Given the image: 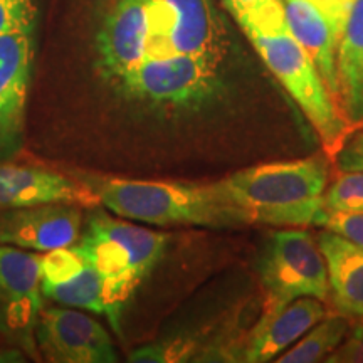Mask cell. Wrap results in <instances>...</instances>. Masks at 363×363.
<instances>
[{
	"mask_svg": "<svg viewBox=\"0 0 363 363\" xmlns=\"http://www.w3.org/2000/svg\"><path fill=\"white\" fill-rule=\"evenodd\" d=\"M83 182L94 190L101 207L126 220L208 229H235L254 222L225 180L201 185L86 175Z\"/></svg>",
	"mask_w": 363,
	"mask_h": 363,
	"instance_id": "1",
	"label": "cell"
},
{
	"mask_svg": "<svg viewBox=\"0 0 363 363\" xmlns=\"http://www.w3.org/2000/svg\"><path fill=\"white\" fill-rule=\"evenodd\" d=\"M167 242L169 238L163 233L113 217L101 206L88 217L74 246L104 281L106 316L118 333L125 306L160 262Z\"/></svg>",
	"mask_w": 363,
	"mask_h": 363,
	"instance_id": "2",
	"label": "cell"
},
{
	"mask_svg": "<svg viewBox=\"0 0 363 363\" xmlns=\"http://www.w3.org/2000/svg\"><path fill=\"white\" fill-rule=\"evenodd\" d=\"M222 62L201 56L145 59L108 91L133 115L175 118L197 115L224 91Z\"/></svg>",
	"mask_w": 363,
	"mask_h": 363,
	"instance_id": "3",
	"label": "cell"
},
{
	"mask_svg": "<svg viewBox=\"0 0 363 363\" xmlns=\"http://www.w3.org/2000/svg\"><path fill=\"white\" fill-rule=\"evenodd\" d=\"M224 180L254 222L276 227L320 225L328 182L323 158L262 163Z\"/></svg>",
	"mask_w": 363,
	"mask_h": 363,
	"instance_id": "4",
	"label": "cell"
},
{
	"mask_svg": "<svg viewBox=\"0 0 363 363\" xmlns=\"http://www.w3.org/2000/svg\"><path fill=\"white\" fill-rule=\"evenodd\" d=\"M242 30L269 71L310 120L323 142L326 153L335 157L347 140L350 125L343 118L310 56L294 39L288 24L271 30L256 27H242Z\"/></svg>",
	"mask_w": 363,
	"mask_h": 363,
	"instance_id": "5",
	"label": "cell"
},
{
	"mask_svg": "<svg viewBox=\"0 0 363 363\" xmlns=\"http://www.w3.org/2000/svg\"><path fill=\"white\" fill-rule=\"evenodd\" d=\"M147 13L148 35L143 61L172 56L225 61L229 38L212 0H147Z\"/></svg>",
	"mask_w": 363,
	"mask_h": 363,
	"instance_id": "6",
	"label": "cell"
},
{
	"mask_svg": "<svg viewBox=\"0 0 363 363\" xmlns=\"http://www.w3.org/2000/svg\"><path fill=\"white\" fill-rule=\"evenodd\" d=\"M266 291L264 313L279 310L298 298H330L326 262L313 238L301 227H283L272 234L259 264Z\"/></svg>",
	"mask_w": 363,
	"mask_h": 363,
	"instance_id": "7",
	"label": "cell"
},
{
	"mask_svg": "<svg viewBox=\"0 0 363 363\" xmlns=\"http://www.w3.org/2000/svg\"><path fill=\"white\" fill-rule=\"evenodd\" d=\"M147 35V0H115L94 39V67L106 93L143 61Z\"/></svg>",
	"mask_w": 363,
	"mask_h": 363,
	"instance_id": "8",
	"label": "cell"
},
{
	"mask_svg": "<svg viewBox=\"0 0 363 363\" xmlns=\"http://www.w3.org/2000/svg\"><path fill=\"white\" fill-rule=\"evenodd\" d=\"M35 328L39 348L48 362L113 363L118 360L110 335L84 313L48 308L40 311Z\"/></svg>",
	"mask_w": 363,
	"mask_h": 363,
	"instance_id": "9",
	"label": "cell"
},
{
	"mask_svg": "<svg viewBox=\"0 0 363 363\" xmlns=\"http://www.w3.org/2000/svg\"><path fill=\"white\" fill-rule=\"evenodd\" d=\"M34 29L22 27L0 35V158L21 142L34 62Z\"/></svg>",
	"mask_w": 363,
	"mask_h": 363,
	"instance_id": "10",
	"label": "cell"
},
{
	"mask_svg": "<svg viewBox=\"0 0 363 363\" xmlns=\"http://www.w3.org/2000/svg\"><path fill=\"white\" fill-rule=\"evenodd\" d=\"M81 208L72 203H45L2 211L0 244L38 252L74 246L83 224Z\"/></svg>",
	"mask_w": 363,
	"mask_h": 363,
	"instance_id": "11",
	"label": "cell"
},
{
	"mask_svg": "<svg viewBox=\"0 0 363 363\" xmlns=\"http://www.w3.org/2000/svg\"><path fill=\"white\" fill-rule=\"evenodd\" d=\"M45 203H72L89 211L101 206L94 190L83 180L38 167L0 163V211Z\"/></svg>",
	"mask_w": 363,
	"mask_h": 363,
	"instance_id": "12",
	"label": "cell"
},
{
	"mask_svg": "<svg viewBox=\"0 0 363 363\" xmlns=\"http://www.w3.org/2000/svg\"><path fill=\"white\" fill-rule=\"evenodd\" d=\"M40 256L0 244V323L30 335L43 311Z\"/></svg>",
	"mask_w": 363,
	"mask_h": 363,
	"instance_id": "13",
	"label": "cell"
},
{
	"mask_svg": "<svg viewBox=\"0 0 363 363\" xmlns=\"http://www.w3.org/2000/svg\"><path fill=\"white\" fill-rule=\"evenodd\" d=\"M323 301L298 298L279 310L264 313L247 340L242 360L249 363L274 362L293 347L306 331L325 318Z\"/></svg>",
	"mask_w": 363,
	"mask_h": 363,
	"instance_id": "14",
	"label": "cell"
},
{
	"mask_svg": "<svg viewBox=\"0 0 363 363\" xmlns=\"http://www.w3.org/2000/svg\"><path fill=\"white\" fill-rule=\"evenodd\" d=\"M289 30L305 49L333 99H337V54L342 33L311 0H284Z\"/></svg>",
	"mask_w": 363,
	"mask_h": 363,
	"instance_id": "15",
	"label": "cell"
},
{
	"mask_svg": "<svg viewBox=\"0 0 363 363\" xmlns=\"http://www.w3.org/2000/svg\"><path fill=\"white\" fill-rule=\"evenodd\" d=\"M328 271L333 306L343 316H363V247L323 230L318 235Z\"/></svg>",
	"mask_w": 363,
	"mask_h": 363,
	"instance_id": "16",
	"label": "cell"
},
{
	"mask_svg": "<svg viewBox=\"0 0 363 363\" xmlns=\"http://www.w3.org/2000/svg\"><path fill=\"white\" fill-rule=\"evenodd\" d=\"M337 104L350 126H363V0L345 21L337 54Z\"/></svg>",
	"mask_w": 363,
	"mask_h": 363,
	"instance_id": "17",
	"label": "cell"
},
{
	"mask_svg": "<svg viewBox=\"0 0 363 363\" xmlns=\"http://www.w3.org/2000/svg\"><path fill=\"white\" fill-rule=\"evenodd\" d=\"M348 331V321L343 315L323 318L306 331L296 345L283 352L274 362L278 363H316L326 360L342 345Z\"/></svg>",
	"mask_w": 363,
	"mask_h": 363,
	"instance_id": "18",
	"label": "cell"
},
{
	"mask_svg": "<svg viewBox=\"0 0 363 363\" xmlns=\"http://www.w3.org/2000/svg\"><path fill=\"white\" fill-rule=\"evenodd\" d=\"M43 294L65 306L83 308L91 313L106 315V289L104 281L91 264L74 278L62 284H43Z\"/></svg>",
	"mask_w": 363,
	"mask_h": 363,
	"instance_id": "19",
	"label": "cell"
},
{
	"mask_svg": "<svg viewBox=\"0 0 363 363\" xmlns=\"http://www.w3.org/2000/svg\"><path fill=\"white\" fill-rule=\"evenodd\" d=\"M235 22L242 27L261 30L279 29L288 24L283 0H222Z\"/></svg>",
	"mask_w": 363,
	"mask_h": 363,
	"instance_id": "20",
	"label": "cell"
},
{
	"mask_svg": "<svg viewBox=\"0 0 363 363\" xmlns=\"http://www.w3.org/2000/svg\"><path fill=\"white\" fill-rule=\"evenodd\" d=\"M88 264L78 247H59L45 251L40 256L43 284H62L74 278Z\"/></svg>",
	"mask_w": 363,
	"mask_h": 363,
	"instance_id": "21",
	"label": "cell"
},
{
	"mask_svg": "<svg viewBox=\"0 0 363 363\" xmlns=\"http://www.w3.org/2000/svg\"><path fill=\"white\" fill-rule=\"evenodd\" d=\"M326 211L363 212V172H340L338 179L325 190Z\"/></svg>",
	"mask_w": 363,
	"mask_h": 363,
	"instance_id": "22",
	"label": "cell"
},
{
	"mask_svg": "<svg viewBox=\"0 0 363 363\" xmlns=\"http://www.w3.org/2000/svg\"><path fill=\"white\" fill-rule=\"evenodd\" d=\"M320 225L363 247V212L326 211L325 208Z\"/></svg>",
	"mask_w": 363,
	"mask_h": 363,
	"instance_id": "23",
	"label": "cell"
},
{
	"mask_svg": "<svg viewBox=\"0 0 363 363\" xmlns=\"http://www.w3.org/2000/svg\"><path fill=\"white\" fill-rule=\"evenodd\" d=\"M38 11L33 0H0V35L35 26Z\"/></svg>",
	"mask_w": 363,
	"mask_h": 363,
	"instance_id": "24",
	"label": "cell"
},
{
	"mask_svg": "<svg viewBox=\"0 0 363 363\" xmlns=\"http://www.w3.org/2000/svg\"><path fill=\"white\" fill-rule=\"evenodd\" d=\"M335 165L340 172H363V130L347 136L335 153Z\"/></svg>",
	"mask_w": 363,
	"mask_h": 363,
	"instance_id": "25",
	"label": "cell"
},
{
	"mask_svg": "<svg viewBox=\"0 0 363 363\" xmlns=\"http://www.w3.org/2000/svg\"><path fill=\"white\" fill-rule=\"evenodd\" d=\"M328 363H363V325L350 335L347 342L340 345L331 355L326 357Z\"/></svg>",
	"mask_w": 363,
	"mask_h": 363,
	"instance_id": "26",
	"label": "cell"
},
{
	"mask_svg": "<svg viewBox=\"0 0 363 363\" xmlns=\"http://www.w3.org/2000/svg\"><path fill=\"white\" fill-rule=\"evenodd\" d=\"M311 2L320 7L330 17V21L338 27L340 33H342L345 21H347L348 12H350L355 0H311Z\"/></svg>",
	"mask_w": 363,
	"mask_h": 363,
	"instance_id": "27",
	"label": "cell"
}]
</instances>
